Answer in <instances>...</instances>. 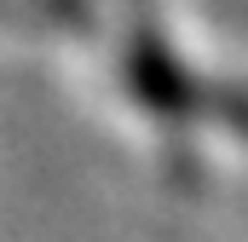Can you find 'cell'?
I'll use <instances>...</instances> for the list:
<instances>
[{
	"label": "cell",
	"mask_w": 248,
	"mask_h": 242,
	"mask_svg": "<svg viewBox=\"0 0 248 242\" xmlns=\"http://www.w3.org/2000/svg\"><path fill=\"white\" fill-rule=\"evenodd\" d=\"M133 87H139L162 116H173V121L190 110V81H185V69H173L168 52H162V46H150V41H144V46H133Z\"/></svg>",
	"instance_id": "obj_1"
}]
</instances>
